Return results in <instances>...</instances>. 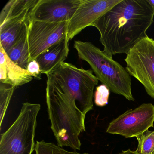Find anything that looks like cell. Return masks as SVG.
<instances>
[{"mask_svg": "<svg viewBox=\"0 0 154 154\" xmlns=\"http://www.w3.org/2000/svg\"><path fill=\"white\" fill-rule=\"evenodd\" d=\"M154 11L147 0H122L92 25L99 30L103 52L112 57L127 54L154 22Z\"/></svg>", "mask_w": 154, "mask_h": 154, "instance_id": "cell-1", "label": "cell"}, {"mask_svg": "<svg viewBox=\"0 0 154 154\" xmlns=\"http://www.w3.org/2000/svg\"><path fill=\"white\" fill-rule=\"evenodd\" d=\"M46 99L51 128L57 145L80 150L79 136L85 131V116L57 86L47 81Z\"/></svg>", "mask_w": 154, "mask_h": 154, "instance_id": "cell-2", "label": "cell"}, {"mask_svg": "<svg viewBox=\"0 0 154 154\" xmlns=\"http://www.w3.org/2000/svg\"><path fill=\"white\" fill-rule=\"evenodd\" d=\"M74 48L79 59L90 65L95 76L112 92L135 100L131 92V79L126 68L91 42L75 40Z\"/></svg>", "mask_w": 154, "mask_h": 154, "instance_id": "cell-3", "label": "cell"}, {"mask_svg": "<svg viewBox=\"0 0 154 154\" xmlns=\"http://www.w3.org/2000/svg\"><path fill=\"white\" fill-rule=\"evenodd\" d=\"M47 76V81L60 89L85 116L93 109L94 89L99 80L91 69L64 62Z\"/></svg>", "mask_w": 154, "mask_h": 154, "instance_id": "cell-4", "label": "cell"}, {"mask_svg": "<svg viewBox=\"0 0 154 154\" xmlns=\"http://www.w3.org/2000/svg\"><path fill=\"white\" fill-rule=\"evenodd\" d=\"M38 103L25 102L18 117L0 140V154H32L35 149Z\"/></svg>", "mask_w": 154, "mask_h": 154, "instance_id": "cell-5", "label": "cell"}, {"mask_svg": "<svg viewBox=\"0 0 154 154\" xmlns=\"http://www.w3.org/2000/svg\"><path fill=\"white\" fill-rule=\"evenodd\" d=\"M126 70L144 86L154 99V40L147 36L127 53Z\"/></svg>", "mask_w": 154, "mask_h": 154, "instance_id": "cell-6", "label": "cell"}, {"mask_svg": "<svg viewBox=\"0 0 154 154\" xmlns=\"http://www.w3.org/2000/svg\"><path fill=\"white\" fill-rule=\"evenodd\" d=\"M68 22L51 23L30 19L28 30L29 61L66 38Z\"/></svg>", "mask_w": 154, "mask_h": 154, "instance_id": "cell-7", "label": "cell"}, {"mask_svg": "<svg viewBox=\"0 0 154 154\" xmlns=\"http://www.w3.org/2000/svg\"><path fill=\"white\" fill-rule=\"evenodd\" d=\"M154 106L143 103L136 109L128 110L109 124L106 132L125 138L137 137L154 127Z\"/></svg>", "mask_w": 154, "mask_h": 154, "instance_id": "cell-8", "label": "cell"}, {"mask_svg": "<svg viewBox=\"0 0 154 154\" xmlns=\"http://www.w3.org/2000/svg\"><path fill=\"white\" fill-rule=\"evenodd\" d=\"M122 0H82L68 22L66 39H72L85 28L92 24Z\"/></svg>", "mask_w": 154, "mask_h": 154, "instance_id": "cell-9", "label": "cell"}, {"mask_svg": "<svg viewBox=\"0 0 154 154\" xmlns=\"http://www.w3.org/2000/svg\"><path fill=\"white\" fill-rule=\"evenodd\" d=\"M82 0H38L31 19L51 23L69 22Z\"/></svg>", "mask_w": 154, "mask_h": 154, "instance_id": "cell-10", "label": "cell"}, {"mask_svg": "<svg viewBox=\"0 0 154 154\" xmlns=\"http://www.w3.org/2000/svg\"><path fill=\"white\" fill-rule=\"evenodd\" d=\"M33 76L15 63L0 46V82L4 84L17 87L29 83Z\"/></svg>", "mask_w": 154, "mask_h": 154, "instance_id": "cell-11", "label": "cell"}, {"mask_svg": "<svg viewBox=\"0 0 154 154\" xmlns=\"http://www.w3.org/2000/svg\"><path fill=\"white\" fill-rule=\"evenodd\" d=\"M30 15L31 13L8 21L0 26V46L6 53L27 31Z\"/></svg>", "mask_w": 154, "mask_h": 154, "instance_id": "cell-12", "label": "cell"}, {"mask_svg": "<svg viewBox=\"0 0 154 154\" xmlns=\"http://www.w3.org/2000/svg\"><path fill=\"white\" fill-rule=\"evenodd\" d=\"M69 41L66 38L57 43L40 54L35 59L42 74L47 75L64 62L69 54Z\"/></svg>", "mask_w": 154, "mask_h": 154, "instance_id": "cell-13", "label": "cell"}, {"mask_svg": "<svg viewBox=\"0 0 154 154\" xmlns=\"http://www.w3.org/2000/svg\"><path fill=\"white\" fill-rule=\"evenodd\" d=\"M38 0H10L0 14V26L6 22L31 13Z\"/></svg>", "mask_w": 154, "mask_h": 154, "instance_id": "cell-14", "label": "cell"}, {"mask_svg": "<svg viewBox=\"0 0 154 154\" xmlns=\"http://www.w3.org/2000/svg\"><path fill=\"white\" fill-rule=\"evenodd\" d=\"M28 30L7 53L8 56L13 62L26 70H27L30 59Z\"/></svg>", "mask_w": 154, "mask_h": 154, "instance_id": "cell-15", "label": "cell"}, {"mask_svg": "<svg viewBox=\"0 0 154 154\" xmlns=\"http://www.w3.org/2000/svg\"><path fill=\"white\" fill-rule=\"evenodd\" d=\"M138 144V154H154V131L149 130L136 137Z\"/></svg>", "mask_w": 154, "mask_h": 154, "instance_id": "cell-16", "label": "cell"}, {"mask_svg": "<svg viewBox=\"0 0 154 154\" xmlns=\"http://www.w3.org/2000/svg\"><path fill=\"white\" fill-rule=\"evenodd\" d=\"M36 154H88L79 153L76 151H67L63 147L51 142H47L44 140L37 141L35 146Z\"/></svg>", "mask_w": 154, "mask_h": 154, "instance_id": "cell-17", "label": "cell"}, {"mask_svg": "<svg viewBox=\"0 0 154 154\" xmlns=\"http://www.w3.org/2000/svg\"><path fill=\"white\" fill-rule=\"evenodd\" d=\"M16 87L1 83L0 85V128H1L8 106Z\"/></svg>", "mask_w": 154, "mask_h": 154, "instance_id": "cell-18", "label": "cell"}, {"mask_svg": "<svg viewBox=\"0 0 154 154\" xmlns=\"http://www.w3.org/2000/svg\"><path fill=\"white\" fill-rule=\"evenodd\" d=\"M110 90L103 84L97 86L94 94V103L99 107H103L108 103Z\"/></svg>", "mask_w": 154, "mask_h": 154, "instance_id": "cell-19", "label": "cell"}, {"mask_svg": "<svg viewBox=\"0 0 154 154\" xmlns=\"http://www.w3.org/2000/svg\"><path fill=\"white\" fill-rule=\"evenodd\" d=\"M27 70L35 79L41 80L42 73L40 66L36 60L29 61L27 66Z\"/></svg>", "mask_w": 154, "mask_h": 154, "instance_id": "cell-20", "label": "cell"}, {"mask_svg": "<svg viewBox=\"0 0 154 154\" xmlns=\"http://www.w3.org/2000/svg\"><path fill=\"white\" fill-rule=\"evenodd\" d=\"M119 154H138L136 151H132L130 149H127L126 150H122V152Z\"/></svg>", "mask_w": 154, "mask_h": 154, "instance_id": "cell-21", "label": "cell"}, {"mask_svg": "<svg viewBox=\"0 0 154 154\" xmlns=\"http://www.w3.org/2000/svg\"><path fill=\"white\" fill-rule=\"evenodd\" d=\"M154 11V0H147Z\"/></svg>", "mask_w": 154, "mask_h": 154, "instance_id": "cell-22", "label": "cell"}]
</instances>
